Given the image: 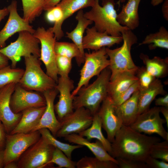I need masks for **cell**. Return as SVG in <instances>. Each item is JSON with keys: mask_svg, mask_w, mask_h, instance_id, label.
I'll list each match as a JSON object with an SVG mask.
<instances>
[{"mask_svg": "<svg viewBox=\"0 0 168 168\" xmlns=\"http://www.w3.org/2000/svg\"><path fill=\"white\" fill-rule=\"evenodd\" d=\"M56 88L59 93V100L54 105V110L58 119L61 122L65 117L73 111V98L72 91L74 89L73 81L69 77H60L57 83Z\"/></svg>", "mask_w": 168, "mask_h": 168, "instance_id": "obj_16", "label": "cell"}, {"mask_svg": "<svg viewBox=\"0 0 168 168\" xmlns=\"http://www.w3.org/2000/svg\"><path fill=\"white\" fill-rule=\"evenodd\" d=\"M108 67L103 70L92 83L82 87L73 99V108L83 107L93 115L98 111L100 105L108 95L111 76Z\"/></svg>", "mask_w": 168, "mask_h": 168, "instance_id": "obj_2", "label": "cell"}, {"mask_svg": "<svg viewBox=\"0 0 168 168\" xmlns=\"http://www.w3.org/2000/svg\"><path fill=\"white\" fill-rule=\"evenodd\" d=\"M145 163L148 168H168V162L159 161L150 156L146 159Z\"/></svg>", "mask_w": 168, "mask_h": 168, "instance_id": "obj_43", "label": "cell"}, {"mask_svg": "<svg viewBox=\"0 0 168 168\" xmlns=\"http://www.w3.org/2000/svg\"><path fill=\"white\" fill-rule=\"evenodd\" d=\"M45 108L46 106L31 108L23 111L19 122L10 134L32 132L40 123Z\"/></svg>", "mask_w": 168, "mask_h": 168, "instance_id": "obj_21", "label": "cell"}, {"mask_svg": "<svg viewBox=\"0 0 168 168\" xmlns=\"http://www.w3.org/2000/svg\"><path fill=\"white\" fill-rule=\"evenodd\" d=\"M7 133L0 121V151H3L5 146Z\"/></svg>", "mask_w": 168, "mask_h": 168, "instance_id": "obj_44", "label": "cell"}, {"mask_svg": "<svg viewBox=\"0 0 168 168\" xmlns=\"http://www.w3.org/2000/svg\"><path fill=\"white\" fill-rule=\"evenodd\" d=\"M139 82L140 86L146 87L148 86L156 78L150 74L145 67L139 68L136 73Z\"/></svg>", "mask_w": 168, "mask_h": 168, "instance_id": "obj_40", "label": "cell"}, {"mask_svg": "<svg viewBox=\"0 0 168 168\" xmlns=\"http://www.w3.org/2000/svg\"><path fill=\"white\" fill-rule=\"evenodd\" d=\"M4 167L5 168H18L17 164L15 161L9 162L5 165Z\"/></svg>", "mask_w": 168, "mask_h": 168, "instance_id": "obj_51", "label": "cell"}, {"mask_svg": "<svg viewBox=\"0 0 168 168\" xmlns=\"http://www.w3.org/2000/svg\"><path fill=\"white\" fill-rule=\"evenodd\" d=\"M3 151H0V168L4 167L3 163Z\"/></svg>", "mask_w": 168, "mask_h": 168, "instance_id": "obj_53", "label": "cell"}, {"mask_svg": "<svg viewBox=\"0 0 168 168\" xmlns=\"http://www.w3.org/2000/svg\"><path fill=\"white\" fill-rule=\"evenodd\" d=\"M77 168H118V164L111 161H103L95 157L85 156L76 162Z\"/></svg>", "mask_w": 168, "mask_h": 168, "instance_id": "obj_35", "label": "cell"}, {"mask_svg": "<svg viewBox=\"0 0 168 168\" xmlns=\"http://www.w3.org/2000/svg\"><path fill=\"white\" fill-rule=\"evenodd\" d=\"M25 20L31 22L44 10V0H21Z\"/></svg>", "mask_w": 168, "mask_h": 168, "instance_id": "obj_32", "label": "cell"}, {"mask_svg": "<svg viewBox=\"0 0 168 168\" xmlns=\"http://www.w3.org/2000/svg\"><path fill=\"white\" fill-rule=\"evenodd\" d=\"M159 107L155 106L139 114L130 126L140 133L151 135L156 134L164 140H168V133L164 127L165 119L160 115Z\"/></svg>", "mask_w": 168, "mask_h": 168, "instance_id": "obj_11", "label": "cell"}, {"mask_svg": "<svg viewBox=\"0 0 168 168\" xmlns=\"http://www.w3.org/2000/svg\"><path fill=\"white\" fill-rule=\"evenodd\" d=\"M84 13L82 9L78 11L75 17L78 22L77 26L71 32H66V37L73 41L80 50L81 64L84 63L85 60V53L83 46V35L88 26L93 23L84 17Z\"/></svg>", "mask_w": 168, "mask_h": 168, "instance_id": "obj_26", "label": "cell"}, {"mask_svg": "<svg viewBox=\"0 0 168 168\" xmlns=\"http://www.w3.org/2000/svg\"><path fill=\"white\" fill-rule=\"evenodd\" d=\"M41 136L49 144L52 145L62 151L69 159H72V152L75 150L82 147L83 146L80 145H72L57 140L51 133L49 130L46 128H42L38 130Z\"/></svg>", "mask_w": 168, "mask_h": 168, "instance_id": "obj_31", "label": "cell"}, {"mask_svg": "<svg viewBox=\"0 0 168 168\" xmlns=\"http://www.w3.org/2000/svg\"><path fill=\"white\" fill-rule=\"evenodd\" d=\"M55 147L41 136L21 156L18 168H42L51 159Z\"/></svg>", "mask_w": 168, "mask_h": 168, "instance_id": "obj_10", "label": "cell"}, {"mask_svg": "<svg viewBox=\"0 0 168 168\" xmlns=\"http://www.w3.org/2000/svg\"><path fill=\"white\" fill-rule=\"evenodd\" d=\"M62 0H44V10L47 11L57 5Z\"/></svg>", "mask_w": 168, "mask_h": 168, "instance_id": "obj_46", "label": "cell"}, {"mask_svg": "<svg viewBox=\"0 0 168 168\" xmlns=\"http://www.w3.org/2000/svg\"><path fill=\"white\" fill-rule=\"evenodd\" d=\"M96 0H62L57 5L61 8L63 17L61 20L53 26L49 28L54 35L56 40L61 39L64 36L62 26L63 22L74 13L83 8L92 7Z\"/></svg>", "mask_w": 168, "mask_h": 168, "instance_id": "obj_20", "label": "cell"}, {"mask_svg": "<svg viewBox=\"0 0 168 168\" xmlns=\"http://www.w3.org/2000/svg\"><path fill=\"white\" fill-rule=\"evenodd\" d=\"M121 35L123 44L120 47L114 49L106 47V54L109 58L108 67L111 72L110 81L124 72L136 74L138 68L134 63L131 54L132 47L137 43V36L129 29L122 32Z\"/></svg>", "mask_w": 168, "mask_h": 168, "instance_id": "obj_4", "label": "cell"}, {"mask_svg": "<svg viewBox=\"0 0 168 168\" xmlns=\"http://www.w3.org/2000/svg\"><path fill=\"white\" fill-rule=\"evenodd\" d=\"M115 159L117 161L119 168H148L145 163L144 162L124 159L120 158H117Z\"/></svg>", "mask_w": 168, "mask_h": 168, "instance_id": "obj_42", "label": "cell"}, {"mask_svg": "<svg viewBox=\"0 0 168 168\" xmlns=\"http://www.w3.org/2000/svg\"><path fill=\"white\" fill-rule=\"evenodd\" d=\"M9 59L0 53V68L8 65Z\"/></svg>", "mask_w": 168, "mask_h": 168, "instance_id": "obj_48", "label": "cell"}, {"mask_svg": "<svg viewBox=\"0 0 168 168\" xmlns=\"http://www.w3.org/2000/svg\"><path fill=\"white\" fill-rule=\"evenodd\" d=\"M97 113L100 119L102 127L107 133V138L111 143L116 132L123 124L115 113L112 100L108 95L102 102Z\"/></svg>", "mask_w": 168, "mask_h": 168, "instance_id": "obj_17", "label": "cell"}, {"mask_svg": "<svg viewBox=\"0 0 168 168\" xmlns=\"http://www.w3.org/2000/svg\"><path fill=\"white\" fill-rule=\"evenodd\" d=\"M115 5L114 0H96L91 9L84 16L94 23L97 31L113 36H121L122 32L129 29L118 22Z\"/></svg>", "mask_w": 168, "mask_h": 168, "instance_id": "obj_3", "label": "cell"}, {"mask_svg": "<svg viewBox=\"0 0 168 168\" xmlns=\"http://www.w3.org/2000/svg\"><path fill=\"white\" fill-rule=\"evenodd\" d=\"M58 93L56 88L42 93L46 102V108L40 123L32 132L46 128L56 137L61 125V122L56 118L55 113L54 101Z\"/></svg>", "mask_w": 168, "mask_h": 168, "instance_id": "obj_18", "label": "cell"}, {"mask_svg": "<svg viewBox=\"0 0 168 168\" xmlns=\"http://www.w3.org/2000/svg\"><path fill=\"white\" fill-rule=\"evenodd\" d=\"M41 44L39 59L44 64L46 74L57 83L58 73L56 64L55 44L56 39L54 35L49 29L39 27L33 34Z\"/></svg>", "mask_w": 168, "mask_h": 168, "instance_id": "obj_9", "label": "cell"}, {"mask_svg": "<svg viewBox=\"0 0 168 168\" xmlns=\"http://www.w3.org/2000/svg\"><path fill=\"white\" fill-rule=\"evenodd\" d=\"M150 156L157 159L168 162V140L156 142L152 146Z\"/></svg>", "mask_w": 168, "mask_h": 168, "instance_id": "obj_37", "label": "cell"}, {"mask_svg": "<svg viewBox=\"0 0 168 168\" xmlns=\"http://www.w3.org/2000/svg\"><path fill=\"white\" fill-rule=\"evenodd\" d=\"M25 70L18 84L28 90L42 92L55 88L57 82L43 70L39 58L24 57Z\"/></svg>", "mask_w": 168, "mask_h": 168, "instance_id": "obj_5", "label": "cell"}, {"mask_svg": "<svg viewBox=\"0 0 168 168\" xmlns=\"http://www.w3.org/2000/svg\"><path fill=\"white\" fill-rule=\"evenodd\" d=\"M118 1L117 4L119 6H120L121 3H122L125 2L126 0H118Z\"/></svg>", "mask_w": 168, "mask_h": 168, "instance_id": "obj_54", "label": "cell"}, {"mask_svg": "<svg viewBox=\"0 0 168 168\" xmlns=\"http://www.w3.org/2000/svg\"><path fill=\"white\" fill-rule=\"evenodd\" d=\"M41 136L39 130L28 133H19L6 134V145L3 150L4 166L15 161Z\"/></svg>", "mask_w": 168, "mask_h": 168, "instance_id": "obj_8", "label": "cell"}, {"mask_svg": "<svg viewBox=\"0 0 168 168\" xmlns=\"http://www.w3.org/2000/svg\"><path fill=\"white\" fill-rule=\"evenodd\" d=\"M40 41L33 34L27 31L19 32L17 39L8 46L0 49V53L10 60L12 67L15 68L21 57L31 55L40 56Z\"/></svg>", "mask_w": 168, "mask_h": 168, "instance_id": "obj_6", "label": "cell"}, {"mask_svg": "<svg viewBox=\"0 0 168 168\" xmlns=\"http://www.w3.org/2000/svg\"></svg>", "mask_w": 168, "mask_h": 168, "instance_id": "obj_55", "label": "cell"}, {"mask_svg": "<svg viewBox=\"0 0 168 168\" xmlns=\"http://www.w3.org/2000/svg\"><path fill=\"white\" fill-rule=\"evenodd\" d=\"M138 90L122 104L117 106L114 105L115 113L121 119L124 125L130 126L135 121L138 115Z\"/></svg>", "mask_w": 168, "mask_h": 168, "instance_id": "obj_23", "label": "cell"}, {"mask_svg": "<svg viewBox=\"0 0 168 168\" xmlns=\"http://www.w3.org/2000/svg\"><path fill=\"white\" fill-rule=\"evenodd\" d=\"M64 138L65 140L70 143L87 147L95 157L100 160L112 161L118 164L117 160L108 153L102 143L97 140L95 142H91L86 138L76 133L69 134Z\"/></svg>", "mask_w": 168, "mask_h": 168, "instance_id": "obj_25", "label": "cell"}, {"mask_svg": "<svg viewBox=\"0 0 168 168\" xmlns=\"http://www.w3.org/2000/svg\"><path fill=\"white\" fill-rule=\"evenodd\" d=\"M46 105L44 96L37 92L30 91L18 83L16 84L10 101V106L14 113H21L28 109Z\"/></svg>", "mask_w": 168, "mask_h": 168, "instance_id": "obj_13", "label": "cell"}, {"mask_svg": "<svg viewBox=\"0 0 168 168\" xmlns=\"http://www.w3.org/2000/svg\"><path fill=\"white\" fill-rule=\"evenodd\" d=\"M53 164L57 165L58 168H75L76 162L68 158L61 150L55 147L51 160L43 168Z\"/></svg>", "mask_w": 168, "mask_h": 168, "instance_id": "obj_36", "label": "cell"}, {"mask_svg": "<svg viewBox=\"0 0 168 168\" xmlns=\"http://www.w3.org/2000/svg\"><path fill=\"white\" fill-rule=\"evenodd\" d=\"M161 141L156 136H148L123 125L111 143L110 155L115 159L145 162L153 144Z\"/></svg>", "mask_w": 168, "mask_h": 168, "instance_id": "obj_1", "label": "cell"}, {"mask_svg": "<svg viewBox=\"0 0 168 168\" xmlns=\"http://www.w3.org/2000/svg\"><path fill=\"white\" fill-rule=\"evenodd\" d=\"M102 124L97 112L93 115V120L91 126L80 133L79 134L85 137L89 140L94 138L100 141L110 155L111 152V143L105 138L102 132Z\"/></svg>", "mask_w": 168, "mask_h": 168, "instance_id": "obj_29", "label": "cell"}, {"mask_svg": "<svg viewBox=\"0 0 168 168\" xmlns=\"http://www.w3.org/2000/svg\"><path fill=\"white\" fill-rule=\"evenodd\" d=\"M16 84L12 82L0 89V121L6 133L10 134L19 122L22 113H15L10 106V101Z\"/></svg>", "mask_w": 168, "mask_h": 168, "instance_id": "obj_14", "label": "cell"}, {"mask_svg": "<svg viewBox=\"0 0 168 168\" xmlns=\"http://www.w3.org/2000/svg\"><path fill=\"white\" fill-rule=\"evenodd\" d=\"M161 11L163 17L166 21H168V0H165L162 5Z\"/></svg>", "mask_w": 168, "mask_h": 168, "instance_id": "obj_47", "label": "cell"}, {"mask_svg": "<svg viewBox=\"0 0 168 168\" xmlns=\"http://www.w3.org/2000/svg\"><path fill=\"white\" fill-rule=\"evenodd\" d=\"M148 44L150 50L160 48L168 49V31L163 26L158 31L147 35L139 45Z\"/></svg>", "mask_w": 168, "mask_h": 168, "instance_id": "obj_30", "label": "cell"}, {"mask_svg": "<svg viewBox=\"0 0 168 168\" xmlns=\"http://www.w3.org/2000/svg\"><path fill=\"white\" fill-rule=\"evenodd\" d=\"M155 104L156 106L168 108V94H166L163 97L156 99Z\"/></svg>", "mask_w": 168, "mask_h": 168, "instance_id": "obj_45", "label": "cell"}, {"mask_svg": "<svg viewBox=\"0 0 168 168\" xmlns=\"http://www.w3.org/2000/svg\"><path fill=\"white\" fill-rule=\"evenodd\" d=\"M136 74L130 72L123 73L113 80L110 81L108 88V95L112 100L138 80Z\"/></svg>", "mask_w": 168, "mask_h": 168, "instance_id": "obj_27", "label": "cell"}, {"mask_svg": "<svg viewBox=\"0 0 168 168\" xmlns=\"http://www.w3.org/2000/svg\"><path fill=\"white\" fill-rule=\"evenodd\" d=\"M9 14L7 7H5L0 9V22L5 17Z\"/></svg>", "mask_w": 168, "mask_h": 168, "instance_id": "obj_50", "label": "cell"}, {"mask_svg": "<svg viewBox=\"0 0 168 168\" xmlns=\"http://www.w3.org/2000/svg\"><path fill=\"white\" fill-rule=\"evenodd\" d=\"M140 59L145 66L146 70L156 78L164 77L168 72V58H162L155 56L150 58L149 56L142 53L139 55Z\"/></svg>", "mask_w": 168, "mask_h": 168, "instance_id": "obj_28", "label": "cell"}, {"mask_svg": "<svg viewBox=\"0 0 168 168\" xmlns=\"http://www.w3.org/2000/svg\"><path fill=\"white\" fill-rule=\"evenodd\" d=\"M138 90V115L149 109L151 103L157 96L165 95L167 94L161 81L157 78L147 87L139 86Z\"/></svg>", "mask_w": 168, "mask_h": 168, "instance_id": "obj_22", "label": "cell"}, {"mask_svg": "<svg viewBox=\"0 0 168 168\" xmlns=\"http://www.w3.org/2000/svg\"><path fill=\"white\" fill-rule=\"evenodd\" d=\"M141 0H128L123 5L117 17L120 25L132 30L138 27L139 25L138 8Z\"/></svg>", "mask_w": 168, "mask_h": 168, "instance_id": "obj_24", "label": "cell"}, {"mask_svg": "<svg viewBox=\"0 0 168 168\" xmlns=\"http://www.w3.org/2000/svg\"><path fill=\"white\" fill-rule=\"evenodd\" d=\"M7 7L9 15L6 25L0 31V49L5 47L7 40L16 33L27 31L33 34L35 31L29 22L18 14L16 1H12Z\"/></svg>", "mask_w": 168, "mask_h": 168, "instance_id": "obj_15", "label": "cell"}, {"mask_svg": "<svg viewBox=\"0 0 168 168\" xmlns=\"http://www.w3.org/2000/svg\"><path fill=\"white\" fill-rule=\"evenodd\" d=\"M46 14V20L54 24L58 23L63 17V13L60 7L58 5L47 10Z\"/></svg>", "mask_w": 168, "mask_h": 168, "instance_id": "obj_41", "label": "cell"}, {"mask_svg": "<svg viewBox=\"0 0 168 168\" xmlns=\"http://www.w3.org/2000/svg\"><path fill=\"white\" fill-rule=\"evenodd\" d=\"M139 82L138 80L113 100L114 105H118L128 99L135 91L139 89Z\"/></svg>", "mask_w": 168, "mask_h": 168, "instance_id": "obj_39", "label": "cell"}, {"mask_svg": "<svg viewBox=\"0 0 168 168\" xmlns=\"http://www.w3.org/2000/svg\"><path fill=\"white\" fill-rule=\"evenodd\" d=\"M164 0H151V4L153 6H156L161 4Z\"/></svg>", "mask_w": 168, "mask_h": 168, "instance_id": "obj_52", "label": "cell"}, {"mask_svg": "<svg viewBox=\"0 0 168 168\" xmlns=\"http://www.w3.org/2000/svg\"><path fill=\"white\" fill-rule=\"evenodd\" d=\"M104 47L91 53H85L84 64L80 70V78L76 88L72 92L73 97L82 87L88 85L91 79L98 76L105 69L108 67L110 61Z\"/></svg>", "mask_w": 168, "mask_h": 168, "instance_id": "obj_7", "label": "cell"}, {"mask_svg": "<svg viewBox=\"0 0 168 168\" xmlns=\"http://www.w3.org/2000/svg\"><path fill=\"white\" fill-rule=\"evenodd\" d=\"M55 50L56 54L65 56L72 59L75 58L78 66L81 65L80 51L74 43L56 41Z\"/></svg>", "mask_w": 168, "mask_h": 168, "instance_id": "obj_34", "label": "cell"}, {"mask_svg": "<svg viewBox=\"0 0 168 168\" xmlns=\"http://www.w3.org/2000/svg\"><path fill=\"white\" fill-rule=\"evenodd\" d=\"M86 35L84 36L83 46L84 49L94 51L97 50L104 47L110 48L116 44H119L123 41L121 36H113L106 32H101L96 30L93 26L87 27Z\"/></svg>", "mask_w": 168, "mask_h": 168, "instance_id": "obj_19", "label": "cell"}, {"mask_svg": "<svg viewBox=\"0 0 168 168\" xmlns=\"http://www.w3.org/2000/svg\"><path fill=\"white\" fill-rule=\"evenodd\" d=\"M75 110L60 122L61 127L55 137L64 138L71 134H79L91 126L93 115L88 109L82 107Z\"/></svg>", "mask_w": 168, "mask_h": 168, "instance_id": "obj_12", "label": "cell"}, {"mask_svg": "<svg viewBox=\"0 0 168 168\" xmlns=\"http://www.w3.org/2000/svg\"><path fill=\"white\" fill-rule=\"evenodd\" d=\"M24 70L7 65L0 68V89L11 83H18Z\"/></svg>", "mask_w": 168, "mask_h": 168, "instance_id": "obj_33", "label": "cell"}, {"mask_svg": "<svg viewBox=\"0 0 168 168\" xmlns=\"http://www.w3.org/2000/svg\"><path fill=\"white\" fill-rule=\"evenodd\" d=\"M72 59L65 56L56 54V66L58 74L60 77H69L72 68Z\"/></svg>", "mask_w": 168, "mask_h": 168, "instance_id": "obj_38", "label": "cell"}, {"mask_svg": "<svg viewBox=\"0 0 168 168\" xmlns=\"http://www.w3.org/2000/svg\"><path fill=\"white\" fill-rule=\"evenodd\" d=\"M160 112L163 114L166 120V126L168 127V108L164 106L159 107Z\"/></svg>", "mask_w": 168, "mask_h": 168, "instance_id": "obj_49", "label": "cell"}]
</instances>
